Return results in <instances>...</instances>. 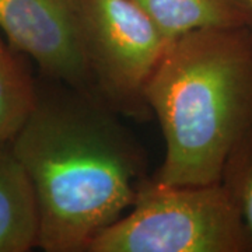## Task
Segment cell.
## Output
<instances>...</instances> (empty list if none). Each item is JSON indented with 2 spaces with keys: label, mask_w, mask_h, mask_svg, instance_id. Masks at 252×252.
Here are the masks:
<instances>
[{
  "label": "cell",
  "mask_w": 252,
  "mask_h": 252,
  "mask_svg": "<svg viewBox=\"0 0 252 252\" xmlns=\"http://www.w3.org/2000/svg\"><path fill=\"white\" fill-rule=\"evenodd\" d=\"M48 81L38 83L35 107L10 144L35 190L38 248L86 252L133 205L143 156L112 109Z\"/></svg>",
  "instance_id": "6da1fadb"
},
{
  "label": "cell",
  "mask_w": 252,
  "mask_h": 252,
  "mask_svg": "<svg viewBox=\"0 0 252 252\" xmlns=\"http://www.w3.org/2000/svg\"><path fill=\"white\" fill-rule=\"evenodd\" d=\"M144 99L165 143L153 180L221 182L228 156L252 124V26L203 28L171 41Z\"/></svg>",
  "instance_id": "7a4b0ae2"
},
{
  "label": "cell",
  "mask_w": 252,
  "mask_h": 252,
  "mask_svg": "<svg viewBox=\"0 0 252 252\" xmlns=\"http://www.w3.org/2000/svg\"><path fill=\"white\" fill-rule=\"evenodd\" d=\"M86 252H252V241L221 182L175 187L144 180L133 205Z\"/></svg>",
  "instance_id": "3957f363"
},
{
  "label": "cell",
  "mask_w": 252,
  "mask_h": 252,
  "mask_svg": "<svg viewBox=\"0 0 252 252\" xmlns=\"http://www.w3.org/2000/svg\"><path fill=\"white\" fill-rule=\"evenodd\" d=\"M79 32L95 97L114 112H150L146 84L170 42L133 0H79Z\"/></svg>",
  "instance_id": "277c9868"
},
{
  "label": "cell",
  "mask_w": 252,
  "mask_h": 252,
  "mask_svg": "<svg viewBox=\"0 0 252 252\" xmlns=\"http://www.w3.org/2000/svg\"><path fill=\"white\" fill-rule=\"evenodd\" d=\"M0 31L45 79L97 99L81 46L79 0H0Z\"/></svg>",
  "instance_id": "5b68a950"
},
{
  "label": "cell",
  "mask_w": 252,
  "mask_h": 252,
  "mask_svg": "<svg viewBox=\"0 0 252 252\" xmlns=\"http://www.w3.org/2000/svg\"><path fill=\"white\" fill-rule=\"evenodd\" d=\"M39 210L27 171L0 143V252H28L38 248Z\"/></svg>",
  "instance_id": "8992f818"
},
{
  "label": "cell",
  "mask_w": 252,
  "mask_h": 252,
  "mask_svg": "<svg viewBox=\"0 0 252 252\" xmlns=\"http://www.w3.org/2000/svg\"><path fill=\"white\" fill-rule=\"evenodd\" d=\"M171 42L203 28L252 26V9L244 0H133Z\"/></svg>",
  "instance_id": "52a82bcc"
},
{
  "label": "cell",
  "mask_w": 252,
  "mask_h": 252,
  "mask_svg": "<svg viewBox=\"0 0 252 252\" xmlns=\"http://www.w3.org/2000/svg\"><path fill=\"white\" fill-rule=\"evenodd\" d=\"M23 56L0 31V143L13 140L38 98V83Z\"/></svg>",
  "instance_id": "ba28073f"
},
{
  "label": "cell",
  "mask_w": 252,
  "mask_h": 252,
  "mask_svg": "<svg viewBox=\"0 0 252 252\" xmlns=\"http://www.w3.org/2000/svg\"><path fill=\"white\" fill-rule=\"evenodd\" d=\"M221 184L240 207L252 241V124L228 156Z\"/></svg>",
  "instance_id": "9c48e42d"
},
{
  "label": "cell",
  "mask_w": 252,
  "mask_h": 252,
  "mask_svg": "<svg viewBox=\"0 0 252 252\" xmlns=\"http://www.w3.org/2000/svg\"><path fill=\"white\" fill-rule=\"evenodd\" d=\"M244 1H245V3H247V4H248V6L252 9V0H244Z\"/></svg>",
  "instance_id": "30bf717a"
}]
</instances>
